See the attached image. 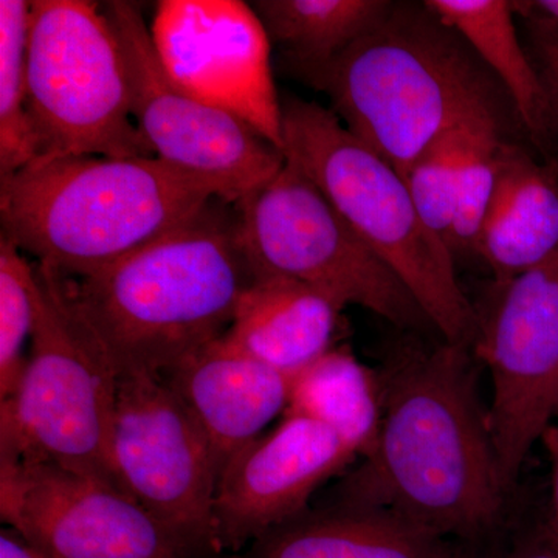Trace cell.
<instances>
[{
    "mask_svg": "<svg viewBox=\"0 0 558 558\" xmlns=\"http://www.w3.org/2000/svg\"><path fill=\"white\" fill-rule=\"evenodd\" d=\"M470 348L442 340L389 354L379 374V440L337 502L391 510L442 539L497 526L508 492Z\"/></svg>",
    "mask_w": 558,
    "mask_h": 558,
    "instance_id": "cell-1",
    "label": "cell"
},
{
    "mask_svg": "<svg viewBox=\"0 0 558 558\" xmlns=\"http://www.w3.org/2000/svg\"><path fill=\"white\" fill-rule=\"evenodd\" d=\"M50 275L119 376L160 377L226 336L258 278L236 205L219 199L112 266L80 278Z\"/></svg>",
    "mask_w": 558,
    "mask_h": 558,
    "instance_id": "cell-2",
    "label": "cell"
},
{
    "mask_svg": "<svg viewBox=\"0 0 558 558\" xmlns=\"http://www.w3.org/2000/svg\"><path fill=\"white\" fill-rule=\"evenodd\" d=\"M215 199L207 183L157 157H39L0 180V238L57 277H86L182 229Z\"/></svg>",
    "mask_w": 558,
    "mask_h": 558,
    "instance_id": "cell-3",
    "label": "cell"
},
{
    "mask_svg": "<svg viewBox=\"0 0 558 558\" xmlns=\"http://www.w3.org/2000/svg\"><path fill=\"white\" fill-rule=\"evenodd\" d=\"M478 61L424 3H395L339 57L288 70L325 94L344 128L405 175L436 138L497 106Z\"/></svg>",
    "mask_w": 558,
    "mask_h": 558,
    "instance_id": "cell-4",
    "label": "cell"
},
{
    "mask_svg": "<svg viewBox=\"0 0 558 558\" xmlns=\"http://www.w3.org/2000/svg\"><path fill=\"white\" fill-rule=\"evenodd\" d=\"M282 153L405 284L442 340L472 347L476 312L454 258L422 222L405 179L318 102L284 95Z\"/></svg>",
    "mask_w": 558,
    "mask_h": 558,
    "instance_id": "cell-5",
    "label": "cell"
},
{
    "mask_svg": "<svg viewBox=\"0 0 558 558\" xmlns=\"http://www.w3.org/2000/svg\"><path fill=\"white\" fill-rule=\"evenodd\" d=\"M35 267L36 325L20 385L0 400V459L113 484L109 449L119 374L69 310L57 279Z\"/></svg>",
    "mask_w": 558,
    "mask_h": 558,
    "instance_id": "cell-6",
    "label": "cell"
},
{
    "mask_svg": "<svg viewBox=\"0 0 558 558\" xmlns=\"http://www.w3.org/2000/svg\"><path fill=\"white\" fill-rule=\"evenodd\" d=\"M27 97L39 157H156L132 117L123 51L101 3L33 0Z\"/></svg>",
    "mask_w": 558,
    "mask_h": 558,
    "instance_id": "cell-7",
    "label": "cell"
},
{
    "mask_svg": "<svg viewBox=\"0 0 558 558\" xmlns=\"http://www.w3.org/2000/svg\"><path fill=\"white\" fill-rule=\"evenodd\" d=\"M236 208L242 241L258 277L292 279L318 290L341 311L360 306L399 329L433 328L395 271L288 161L277 178Z\"/></svg>",
    "mask_w": 558,
    "mask_h": 558,
    "instance_id": "cell-8",
    "label": "cell"
},
{
    "mask_svg": "<svg viewBox=\"0 0 558 558\" xmlns=\"http://www.w3.org/2000/svg\"><path fill=\"white\" fill-rule=\"evenodd\" d=\"M109 468L113 484L148 510L186 556L222 554L215 517L218 461L165 377L120 374Z\"/></svg>",
    "mask_w": 558,
    "mask_h": 558,
    "instance_id": "cell-9",
    "label": "cell"
},
{
    "mask_svg": "<svg viewBox=\"0 0 558 558\" xmlns=\"http://www.w3.org/2000/svg\"><path fill=\"white\" fill-rule=\"evenodd\" d=\"M101 9L123 51L132 117L157 159L201 179L231 205L277 178L284 153L240 117L193 97L171 80L137 3L110 0Z\"/></svg>",
    "mask_w": 558,
    "mask_h": 558,
    "instance_id": "cell-10",
    "label": "cell"
},
{
    "mask_svg": "<svg viewBox=\"0 0 558 558\" xmlns=\"http://www.w3.org/2000/svg\"><path fill=\"white\" fill-rule=\"evenodd\" d=\"M472 347L490 373L488 429L509 494L529 453L556 422L558 250L534 269L495 282L490 303L476 315Z\"/></svg>",
    "mask_w": 558,
    "mask_h": 558,
    "instance_id": "cell-11",
    "label": "cell"
},
{
    "mask_svg": "<svg viewBox=\"0 0 558 558\" xmlns=\"http://www.w3.org/2000/svg\"><path fill=\"white\" fill-rule=\"evenodd\" d=\"M149 31L161 64L179 87L240 117L282 150L271 43L252 5L241 0H161Z\"/></svg>",
    "mask_w": 558,
    "mask_h": 558,
    "instance_id": "cell-12",
    "label": "cell"
},
{
    "mask_svg": "<svg viewBox=\"0 0 558 558\" xmlns=\"http://www.w3.org/2000/svg\"><path fill=\"white\" fill-rule=\"evenodd\" d=\"M0 517L57 558H190L116 484L50 464L0 459Z\"/></svg>",
    "mask_w": 558,
    "mask_h": 558,
    "instance_id": "cell-13",
    "label": "cell"
},
{
    "mask_svg": "<svg viewBox=\"0 0 558 558\" xmlns=\"http://www.w3.org/2000/svg\"><path fill=\"white\" fill-rule=\"evenodd\" d=\"M355 458L325 425L284 413L277 427L238 451L220 473L215 517L222 553L240 554L306 512L315 492Z\"/></svg>",
    "mask_w": 558,
    "mask_h": 558,
    "instance_id": "cell-14",
    "label": "cell"
},
{
    "mask_svg": "<svg viewBox=\"0 0 558 558\" xmlns=\"http://www.w3.org/2000/svg\"><path fill=\"white\" fill-rule=\"evenodd\" d=\"M165 379L208 439L220 473L275 418L284 416L292 385L289 376L231 347L223 337Z\"/></svg>",
    "mask_w": 558,
    "mask_h": 558,
    "instance_id": "cell-15",
    "label": "cell"
},
{
    "mask_svg": "<svg viewBox=\"0 0 558 558\" xmlns=\"http://www.w3.org/2000/svg\"><path fill=\"white\" fill-rule=\"evenodd\" d=\"M558 250V168L506 140L476 256L495 282L534 269Z\"/></svg>",
    "mask_w": 558,
    "mask_h": 558,
    "instance_id": "cell-16",
    "label": "cell"
},
{
    "mask_svg": "<svg viewBox=\"0 0 558 558\" xmlns=\"http://www.w3.org/2000/svg\"><path fill=\"white\" fill-rule=\"evenodd\" d=\"M233 558H459L447 545L398 513L336 502L301 513Z\"/></svg>",
    "mask_w": 558,
    "mask_h": 558,
    "instance_id": "cell-17",
    "label": "cell"
},
{
    "mask_svg": "<svg viewBox=\"0 0 558 558\" xmlns=\"http://www.w3.org/2000/svg\"><path fill=\"white\" fill-rule=\"evenodd\" d=\"M340 307L292 279L258 277L223 339L290 379L333 348Z\"/></svg>",
    "mask_w": 558,
    "mask_h": 558,
    "instance_id": "cell-18",
    "label": "cell"
},
{
    "mask_svg": "<svg viewBox=\"0 0 558 558\" xmlns=\"http://www.w3.org/2000/svg\"><path fill=\"white\" fill-rule=\"evenodd\" d=\"M424 5L494 72L508 92L520 123L546 160L549 148L548 95L534 61L520 43L512 2L427 0Z\"/></svg>",
    "mask_w": 558,
    "mask_h": 558,
    "instance_id": "cell-19",
    "label": "cell"
},
{
    "mask_svg": "<svg viewBox=\"0 0 558 558\" xmlns=\"http://www.w3.org/2000/svg\"><path fill=\"white\" fill-rule=\"evenodd\" d=\"M381 411L379 376L348 348L333 347L293 377L286 413L325 425L366 459L379 440Z\"/></svg>",
    "mask_w": 558,
    "mask_h": 558,
    "instance_id": "cell-20",
    "label": "cell"
},
{
    "mask_svg": "<svg viewBox=\"0 0 558 558\" xmlns=\"http://www.w3.org/2000/svg\"><path fill=\"white\" fill-rule=\"evenodd\" d=\"M387 0H258V14L286 69L325 64L373 31L391 11Z\"/></svg>",
    "mask_w": 558,
    "mask_h": 558,
    "instance_id": "cell-21",
    "label": "cell"
},
{
    "mask_svg": "<svg viewBox=\"0 0 558 558\" xmlns=\"http://www.w3.org/2000/svg\"><path fill=\"white\" fill-rule=\"evenodd\" d=\"M31 9L25 0H0V180L39 157L27 97Z\"/></svg>",
    "mask_w": 558,
    "mask_h": 558,
    "instance_id": "cell-22",
    "label": "cell"
},
{
    "mask_svg": "<svg viewBox=\"0 0 558 558\" xmlns=\"http://www.w3.org/2000/svg\"><path fill=\"white\" fill-rule=\"evenodd\" d=\"M459 157L458 215L453 256H476L481 227L497 185L502 137L497 106L484 108L462 121Z\"/></svg>",
    "mask_w": 558,
    "mask_h": 558,
    "instance_id": "cell-23",
    "label": "cell"
},
{
    "mask_svg": "<svg viewBox=\"0 0 558 558\" xmlns=\"http://www.w3.org/2000/svg\"><path fill=\"white\" fill-rule=\"evenodd\" d=\"M38 311V277L33 260L0 238V400L20 385Z\"/></svg>",
    "mask_w": 558,
    "mask_h": 558,
    "instance_id": "cell-24",
    "label": "cell"
},
{
    "mask_svg": "<svg viewBox=\"0 0 558 558\" xmlns=\"http://www.w3.org/2000/svg\"><path fill=\"white\" fill-rule=\"evenodd\" d=\"M461 126L462 121L436 138L403 175L422 222L450 252L458 215Z\"/></svg>",
    "mask_w": 558,
    "mask_h": 558,
    "instance_id": "cell-25",
    "label": "cell"
},
{
    "mask_svg": "<svg viewBox=\"0 0 558 558\" xmlns=\"http://www.w3.org/2000/svg\"><path fill=\"white\" fill-rule=\"evenodd\" d=\"M532 61L539 73L549 105V148L546 161L558 168V36L529 28Z\"/></svg>",
    "mask_w": 558,
    "mask_h": 558,
    "instance_id": "cell-26",
    "label": "cell"
},
{
    "mask_svg": "<svg viewBox=\"0 0 558 558\" xmlns=\"http://www.w3.org/2000/svg\"><path fill=\"white\" fill-rule=\"evenodd\" d=\"M506 558H558V532L546 520L524 535Z\"/></svg>",
    "mask_w": 558,
    "mask_h": 558,
    "instance_id": "cell-27",
    "label": "cell"
},
{
    "mask_svg": "<svg viewBox=\"0 0 558 558\" xmlns=\"http://www.w3.org/2000/svg\"><path fill=\"white\" fill-rule=\"evenodd\" d=\"M512 9L529 28L558 36V0H521L512 2Z\"/></svg>",
    "mask_w": 558,
    "mask_h": 558,
    "instance_id": "cell-28",
    "label": "cell"
},
{
    "mask_svg": "<svg viewBox=\"0 0 558 558\" xmlns=\"http://www.w3.org/2000/svg\"><path fill=\"white\" fill-rule=\"evenodd\" d=\"M549 462V517L548 521L558 532V421L549 425L542 438Z\"/></svg>",
    "mask_w": 558,
    "mask_h": 558,
    "instance_id": "cell-29",
    "label": "cell"
},
{
    "mask_svg": "<svg viewBox=\"0 0 558 558\" xmlns=\"http://www.w3.org/2000/svg\"><path fill=\"white\" fill-rule=\"evenodd\" d=\"M0 558H57L50 556L46 550L32 545L16 531L3 527L0 534Z\"/></svg>",
    "mask_w": 558,
    "mask_h": 558,
    "instance_id": "cell-30",
    "label": "cell"
},
{
    "mask_svg": "<svg viewBox=\"0 0 558 558\" xmlns=\"http://www.w3.org/2000/svg\"><path fill=\"white\" fill-rule=\"evenodd\" d=\"M459 558H476V557L459 556Z\"/></svg>",
    "mask_w": 558,
    "mask_h": 558,
    "instance_id": "cell-31",
    "label": "cell"
},
{
    "mask_svg": "<svg viewBox=\"0 0 558 558\" xmlns=\"http://www.w3.org/2000/svg\"><path fill=\"white\" fill-rule=\"evenodd\" d=\"M556 421H558V407H557V416H556Z\"/></svg>",
    "mask_w": 558,
    "mask_h": 558,
    "instance_id": "cell-32",
    "label": "cell"
}]
</instances>
